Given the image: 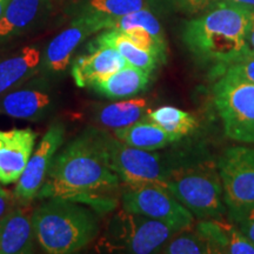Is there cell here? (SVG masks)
<instances>
[{"instance_id":"cb8c5ba5","label":"cell","mask_w":254,"mask_h":254,"mask_svg":"<svg viewBox=\"0 0 254 254\" xmlns=\"http://www.w3.org/2000/svg\"><path fill=\"white\" fill-rule=\"evenodd\" d=\"M133 27L144 28L153 36L155 40L158 41L159 45L166 50V41H165V34L163 26L157 17L148 8H142L139 11L132 12V13L122 15L118 18L107 19L103 21L101 28L105 30H117V31H126Z\"/></svg>"},{"instance_id":"30bf717a","label":"cell","mask_w":254,"mask_h":254,"mask_svg":"<svg viewBox=\"0 0 254 254\" xmlns=\"http://www.w3.org/2000/svg\"><path fill=\"white\" fill-rule=\"evenodd\" d=\"M65 126L55 123L43 136L37 150L31 155L24 173L19 178L14 189V196L19 202L28 204L38 196V193L46 179V174L55 159L57 152L63 145Z\"/></svg>"},{"instance_id":"8fae6325","label":"cell","mask_w":254,"mask_h":254,"mask_svg":"<svg viewBox=\"0 0 254 254\" xmlns=\"http://www.w3.org/2000/svg\"><path fill=\"white\" fill-rule=\"evenodd\" d=\"M99 32V27L93 19L79 14L67 28L53 38L46 47L41 58L39 71L45 74L57 75L67 68L77 47L92 33Z\"/></svg>"},{"instance_id":"d4e9b609","label":"cell","mask_w":254,"mask_h":254,"mask_svg":"<svg viewBox=\"0 0 254 254\" xmlns=\"http://www.w3.org/2000/svg\"><path fill=\"white\" fill-rule=\"evenodd\" d=\"M147 6L146 0H87L80 14L93 19L99 30L103 31V21L147 8Z\"/></svg>"},{"instance_id":"f546056e","label":"cell","mask_w":254,"mask_h":254,"mask_svg":"<svg viewBox=\"0 0 254 254\" xmlns=\"http://www.w3.org/2000/svg\"><path fill=\"white\" fill-rule=\"evenodd\" d=\"M246 45H247V55L254 56V8L251 11V15H250L249 27H247V34H246Z\"/></svg>"},{"instance_id":"7402d4cb","label":"cell","mask_w":254,"mask_h":254,"mask_svg":"<svg viewBox=\"0 0 254 254\" xmlns=\"http://www.w3.org/2000/svg\"><path fill=\"white\" fill-rule=\"evenodd\" d=\"M43 4L44 0H9L0 18V39L26 30L39 14Z\"/></svg>"},{"instance_id":"9c48e42d","label":"cell","mask_w":254,"mask_h":254,"mask_svg":"<svg viewBox=\"0 0 254 254\" xmlns=\"http://www.w3.org/2000/svg\"><path fill=\"white\" fill-rule=\"evenodd\" d=\"M122 204L126 211L164 222L176 232L187 230L194 224L193 214L165 186H126Z\"/></svg>"},{"instance_id":"5bb4252c","label":"cell","mask_w":254,"mask_h":254,"mask_svg":"<svg viewBox=\"0 0 254 254\" xmlns=\"http://www.w3.org/2000/svg\"><path fill=\"white\" fill-rule=\"evenodd\" d=\"M126 65L124 57L113 47L93 45L88 55L80 56L73 62L71 73L77 86L91 87Z\"/></svg>"},{"instance_id":"5b68a950","label":"cell","mask_w":254,"mask_h":254,"mask_svg":"<svg viewBox=\"0 0 254 254\" xmlns=\"http://www.w3.org/2000/svg\"><path fill=\"white\" fill-rule=\"evenodd\" d=\"M92 142L106 166L125 186L159 185L166 187L171 168L153 151L133 147L103 129H88Z\"/></svg>"},{"instance_id":"4dcf8cb0","label":"cell","mask_w":254,"mask_h":254,"mask_svg":"<svg viewBox=\"0 0 254 254\" xmlns=\"http://www.w3.org/2000/svg\"><path fill=\"white\" fill-rule=\"evenodd\" d=\"M11 205L12 204L9 202V195H0V218L8 211Z\"/></svg>"},{"instance_id":"277c9868","label":"cell","mask_w":254,"mask_h":254,"mask_svg":"<svg viewBox=\"0 0 254 254\" xmlns=\"http://www.w3.org/2000/svg\"><path fill=\"white\" fill-rule=\"evenodd\" d=\"M166 189L198 220L221 219L227 214L217 165L202 163L172 168Z\"/></svg>"},{"instance_id":"1f68e13d","label":"cell","mask_w":254,"mask_h":254,"mask_svg":"<svg viewBox=\"0 0 254 254\" xmlns=\"http://www.w3.org/2000/svg\"><path fill=\"white\" fill-rule=\"evenodd\" d=\"M227 1L234 2V4L245 6V7L249 8H254V0H227Z\"/></svg>"},{"instance_id":"6da1fadb","label":"cell","mask_w":254,"mask_h":254,"mask_svg":"<svg viewBox=\"0 0 254 254\" xmlns=\"http://www.w3.org/2000/svg\"><path fill=\"white\" fill-rule=\"evenodd\" d=\"M120 184L86 131L56 154L37 198L68 199L106 213L117 207Z\"/></svg>"},{"instance_id":"484cf974","label":"cell","mask_w":254,"mask_h":254,"mask_svg":"<svg viewBox=\"0 0 254 254\" xmlns=\"http://www.w3.org/2000/svg\"><path fill=\"white\" fill-rule=\"evenodd\" d=\"M190 228L174 233L159 252L166 254H214L209 241L196 228Z\"/></svg>"},{"instance_id":"7c38bea8","label":"cell","mask_w":254,"mask_h":254,"mask_svg":"<svg viewBox=\"0 0 254 254\" xmlns=\"http://www.w3.org/2000/svg\"><path fill=\"white\" fill-rule=\"evenodd\" d=\"M36 138V132L30 128L0 129V184L18 182L33 152Z\"/></svg>"},{"instance_id":"8992f818","label":"cell","mask_w":254,"mask_h":254,"mask_svg":"<svg viewBox=\"0 0 254 254\" xmlns=\"http://www.w3.org/2000/svg\"><path fill=\"white\" fill-rule=\"evenodd\" d=\"M213 85V99L231 140L254 144V84L224 72Z\"/></svg>"},{"instance_id":"83f0119b","label":"cell","mask_w":254,"mask_h":254,"mask_svg":"<svg viewBox=\"0 0 254 254\" xmlns=\"http://www.w3.org/2000/svg\"><path fill=\"white\" fill-rule=\"evenodd\" d=\"M217 1H219V0H179L180 5L187 11L192 12V13L205 11L206 8H208L209 6L213 5Z\"/></svg>"},{"instance_id":"3957f363","label":"cell","mask_w":254,"mask_h":254,"mask_svg":"<svg viewBox=\"0 0 254 254\" xmlns=\"http://www.w3.org/2000/svg\"><path fill=\"white\" fill-rule=\"evenodd\" d=\"M32 224L38 244L50 254L79 252L99 233L93 209L63 198H47L33 209Z\"/></svg>"},{"instance_id":"52a82bcc","label":"cell","mask_w":254,"mask_h":254,"mask_svg":"<svg viewBox=\"0 0 254 254\" xmlns=\"http://www.w3.org/2000/svg\"><path fill=\"white\" fill-rule=\"evenodd\" d=\"M174 233L177 232L164 222L123 208L111 219L100 245L105 250L125 253H159Z\"/></svg>"},{"instance_id":"44dd1931","label":"cell","mask_w":254,"mask_h":254,"mask_svg":"<svg viewBox=\"0 0 254 254\" xmlns=\"http://www.w3.org/2000/svg\"><path fill=\"white\" fill-rule=\"evenodd\" d=\"M147 110L148 103L144 98L122 100L101 107L94 119L99 125L114 131L140 120Z\"/></svg>"},{"instance_id":"d6986e66","label":"cell","mask_w":254,"mask_h":254,"mask_svg":"<svg viewBox=\"0 0 254 254\" xmlns=\"http://www.w3.org/2000/svg\"><path fill=\"white\" fill-rule=\"evenodd\" d=\"M113 134L125 144L145 151L160 150L176 141L160 126L148 118L147 120H138L123 128L114 129Z\"/></svg>"},{"instance_id":"9a60e30c","label":"cell","mask_w":254,"mask_h":254,"mask_svg":"<svg viewBox=\"0 0 254 254\" xmlns=\"http://www.w3.org/2000/svg\"><path fill=\"white\" fill-rule=\"evenodd\" d=\"M195 228L209 241L214 254H254L252 241L224 218L200 220Z\"/></svg>"},{"instance_id":"ffe728a7","label":"cell","mask_w":254,"mask_h":254,"mask_svg":"<svg viewBox=\"0 0 254 254\" xmlns=\"http://www.w3.org/2000/svg\"><path fill=\"white\" fill-rule=\"evenodd\" d=\"M94 46L105 45L113 47L124 57L128 65L144 69L146 72H153L157 68L160 59L153 53L148 52L138 45L126 36L122 31L117 30H105L97 38L93 44Z\"/></svg>"},{"instance_id":"603a6c76","label":"cell","mask_w":254,"mask_h":254,"mask_svg":"<svg viewBox=\"0 0 254 254\" xmlns=\"http://www.w3.org/2000/svg\"><path fill=\"white\" fill-rule=\"evenodd\" d=\"M147 118L159 125L174 140L189 135L198 127L195 117L174 106H161L155 110H147Z\"/></svg>"},{"instance_id":"4fadbf2b","label":"cell","mask_w":254,"mask_h":254,"mask_svg":"<svg viewBox=\"0 0 254 254\" xmlns=\"http://www.w3.org/2000/svg\"><path fill=\"white\" fill-rule=\"evenodd\" d=\"M30 202H19L0 218V254H26L34 251L33 224Z\"/></svg>"},{"instance_id":"2e32d148","label":"cell","mask_w":254,"mask_h":254,"mask_svg":"<svg viewBox=\"0 0 254 254\" xmlns=\"http://www.w3.org/2000/svg\"><path fill=\"white\" fill-rule=\"evenodd\" d=\"M51 106V95L38 88H21L0 95V114L14 119H40Z\"/></svg>"},{"instance_id":"d6a6232c","label":"cell","mask_w":254,"mask_h":254,"mask_svg":"<svg viewBox=\"0 0 254 254\" xmlns=\"http://www.w3.org/2000/svg\"><path fill=\"white\" fill-rule=\"evenodd\" d=\"M0 195H9L7 192H6V190H4L1 189V187H0Z\"/></svg>"},{"instance_id":"f1b7e54d","label":"cell","mask_w":254,"mask_h":254,"mask_svg":"<svg viewBox=\"0 0 254 254\" xmlns=\"http://www.w3.org/2000/svg\"><path fill=\"white\" fill-rule=\"evenodd\" d=\"M238 227L254 244V208L243 220L238 222Z\"/></svg>"},{"instance_id":"7a4b0ae2","label":"cell","mask_w":254,"mask_h":254,"mask_svg":"<svg viewBox=\"0 0 254 254\" xmlns=\"http://www.w3.org/2000/svg\"><path fill=\"white\" fill-rule=\"evenodd\" d=\"M252 8L219 0L190 20L183 40L194 58L213 65V73L247 55L246 34Z\"/></svg>"},{"instance_id":"ba28073f","label":"cell","mask_w":254,"mask_h":254,"mask_svg":"<svg viewBox=\"0 0 254 254\" xmlns=\"http://www.w3.org/2000/svg\"><path fill=\"white\" fill-rule=\"evenodd\" d=\"M217 166L227 214L238 224L254 208V147L227 148Z\"/></svg>"},{"instance_id":"e0dca14e","label":"cell","mask_w":254,"mask_h":254,"mask_svg":"<svg viewBox=\"0 0 254 254\" xmlns=\"http://www.w3.org/2000/svg\"><path fill=\"white\" fill-rule=\"evenodd\" d=\"M150 72L127 65L91 86L98 93L110 99H126L140 93L150 82Z\"/></svg>"},{"instance_id":"ac0fdd59","label":"cell","mask_w":254,"mask_h":254,"mask_svg":"<svg viewBox=\"0 0 254 254\" xmlns=\"http://www.w3.org/2000/svg\"><path fill=\"white\" fill-rule=\"evenodd\" d=\"M40 62V51L31 46L0 62V95L33 77L39 71Z\"/></svg>"},{"instance_id":"4316f807","label":"cell","mask_w":254,"mask_h":254,"mask_svg":"<svg viewBox=\"0 0 254 254\" xmlns=\"http://www.w3.org/2000/svg\"><path fill=\"white\" fill-rule=\"evenodd\" d=\"M224 72L238 75V77L245 79V80L254 84V56H244L243 58L232 63L231 65L219 69L218 72L214 73V74L219 75Z\"/></svg>"}]
</instances>
